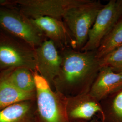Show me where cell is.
<instances>
[{
	"label": "cell",
	"mask_w": 122,
	"mask_h": 122,
	"mask_svg": "<svg viewBox=\"0 0 122 122\" xmlns=\"http://www.w3.org/2000/svg\"><path fill=\"white\" fill-rule=\"evenodd\" d=\"M59 51L62 61L53 82L55 91L67 97L89 93L101 68L96 50L80 51L67 48Z\"/></svg>",
	"instance_id": "cell-1"
},
{
	"label": "cell",
	"mask_w": 122,
	"mask_h": 122,
	"mask_svg": "<svg viewBox=\"0 0 122 122\" xmlns=\"http://www.w3.org/2000/svg\"><path fill=\"white\" fill-rule=\"evenodd\" d=\"M33 72L36 92L35 122H70L66 112L67 97L53 91L36 71Z\"/></svg>",
	"instance_id": "cell-2"
},
{
	"label": "cell",
	"mask_w": 122,
	"mask_h": 122,
	"mask_svg": "<svg viewBox=\"0 0 122 122\" xmlns=\"http://www.w3.org/2000/svg\"><path fill=\"white\" fill-rule=\"evenodd\" d=\"M35 48L0 29V72L18 67L36 71Z\"/></svg>",
	"instance_id": "cell-3"
},
{
	"label": "cell",
	"mask_w": 122,
	"mask_h": 122,
	"mask_svg": "<svg viewBox=\"0 0 122 122\" xmlns=\"http://www.w3.org/2000/svg\"><path fill=\"white\" fill-rule=\"evenodd\" d=\"M0 29L35 48L47 39L30 19L11 4V0L8 4L0 5Z\"/></svg>",
	"instance_id": "cell-4"
},
{
	"label": "cell",
	"mask_w": 122,
	"mask_h": 122,
	"mask_svg": "<svg viewBox=\"0 0 122 122\" xmlns=\"http://www.w3.org/2000/svg\"><path fill=\"white\" fill-rule=\"evenodd\" d=\"M103 5L100 0H87L66 13L62 21L75 41V50L81 51L86 45L89 32Z\"/></svg>",
	"instance_id": "cell-5"
},
{
	"label": "cell",
	"mask_w": 122,
	"mask_h": 122,
	"mask_svg": "<svg viewBox=\"0 0 122 122\" xmlns=\"http://www.w3.org/2000/svg\"><path fill=\"white\" fill-rule=\"evenodd\" d=\"M122 21V0H110L104 5L89 32L86 45L81 51L96 50L102 40Z\"/></svg>",
	"instance_id": "cell-6"
},
{
	"label": "cell",
	"mask_w": 122,
	"mask_h": 122,
	"mask_svg": "<svg viewBox=\"0 0 122 122\" xmlns=\"http://www.w3.org/2000/svg\"><path fill=\"white\" fill-rule=\"evenodd\" d=\"M87 0H11V4L29 19L47 16L62 20L69 9Z\"/></svg>",
	"instance_id": "cell-7"
},
{
	"label": "cell",
	"mask_w": 122,
	"mask_h": 122,
	"mask_svg": "<svg viewBox=\"0 0 122 122\" xmlns=\"http://www.w3.org/2000/svg\"><path fill=\"white\" fill-rule=\"evenodd\" d=\"M35 50L36 71L53 89L54 81L61 70V53L53 42L47 39Z\"/></svg>",
	"instance_id": "cell-8"
},
{
	"label": "cell",
	"mask_w": 122,
	"mask_h": 122,
	"mask_svg": "<svg viewBox=\"0 0 122 122\" xmlns=\"http://www.w3.org/2000/svg\"><path fill=\"white\" fill-rule=\"evenodd\" d=\"M30 19L47 39L53 42L59 51L67 48L75 49V41L62 20L47 16Z\"/></svg>",
	"instance_id": "cell-9"
},
{
	"label": "cell",
	"mask_w": 122,
	"mask_h": 122,
	"mask_svg": "<svg viewBox=\"0 0 122 122\" xmlns=\"http://www.w3.org/2000/svg\"><path fill=\"white\" fill-rule=\"evenodd\" d=\"M66 112L70 122H88L96 113L101 118L103 115L100 102L87 93L76 96L67 97Z\"/></svg>",
	"instance_id": "cell-10"
},
{
	"label": "cell",
	"mask_w": 122,
	"mask_h": 122,
	"mask_svg": "<svg viewBox=\"0 0 122 122\" xmlns=\"http://www.w3.org/2000/svg\"><path fill=\"white\" fill-rule=\"evenodd\" d=\"M122 89V73L113 71L110 68H100L89 93L100 102L108 96Z\"/></svg>",
	"instance_id": "cell-11"
},
{
	"label": "cell",
	"mask_w": 122,
	"mask_h": 122,
	"mask_svg": "<svg viewBox=\"0 0 122 122\" xmlns=\"http://www.w3.org/2000/svg\"><path fill=\"white\" fill-rule=\"evenodd\" d=\"M35 100L20 102L0 110V122H35Z\"/></svg>",
	"instance_id": "cell-12"
},
{
	"label": "cell",
	"mask_w": 122,
	"mask_h": 122,
	"mask_svg": "<svg viewBox=\"0 0 122 122\" xmlns=\"http://www.w3.org/2000/svg\"><path fill=\"white\" fill-rule=\"evenodd\" d=\"M8 70L0 72V110L20 102L35 100L36 94H29L19 90L8 78Z\"/></svg>",
	"instance_id": "cell-13"
},
{
	"label": "cell",
	"mask_w": 122,
	"mask_h": 122,
	"mask_svg": "<svg viewBox=\"0 0 122 122\" xmlns=\"http://www.w3.org/2000/svg\"><path fill=\"white\" fill-rule=\"evenodd\" d=\"M102 122H122V89L100 102Z\"/></svg>",
	"instance_id": "cell-14"
},
{
	"label": "cell",
	"mask_w": 122,
	"mask_h": 122,
	"mask_svg": "<svg viewBox=\"0 0 122 122\" xmlns=\"http://www.w3.org/2000/svg\"><path fill=\"white\" fill-rule=\"evenodd\" d=\"M33 71L25 67L8 70L10 82L21 92L36 94V86Z\"/></svg>",
	"instance_id": "cell-15"
},
{
	"label": "cell",
	"mask_w": 122,
	"mask_h": 122,
	"mask_svg": "<svg viewBox=\"0 0 122 122\" xmlns=\"http://www.w3.org/2000/svg\"><path fill=\"white\" fill-rule=\"evenodd\" d=\"M122 46V21L102 40L96 50V57L100 59Z\"/></svg>",
	"instance_id": "cell-16"
},
{
	"label": "cell",
	"mask_w": 122,
	"mask_h": 122,
	"mask_svg": "<svg viewBox=\"0 0 122 122\" xmlns=\"http://www.w3.org/2000/svg\"><path fill=\"white\" fill-rule=\"evenodd\" d=\"M100 67L107 66L114 71L122 73V46L99 59Z\"/></svg>",
	"instance_id": "cell-17"
},
{
	"label": "cell",
	"mask_w": 122,
	"mask_h": 122,
	"mask_svg": "<svg viewBox=\"0 0 122 122\" xmlns=\"http://www.w3.org/2000/svg\"><path fill=\"white\" fill-rule=\"evenodd\" d=\"M9 2V0H0V5H7Z\"/></svg>",
	"instance_id": "cell-18"
},
{
	"label": "cell",
	"mask_w": 122,
	"mask_h": 122,
	"mask_svg": "<svg viewBox=\"0 0 122 122\" xmlns=\"http://www.w3.org/2000/svg\"><path fill=\"white\" fill-rule=\"evenodd\" d=\"M88 122H102L101 121L99 120L97 118H93L91 121H89Z\"/></svg>",
	"instance_id": "cell-19"
},
{
	"label": "cell",
	"mask_w": 122,
	"mask_h": 122,
	"mask_svg": "<svg viewBox=\"0 0 122 122\" xmlns=\"http://www.w3.org/2000/svg\"><path fill=\"white\" fill-rule=\"evenodd\" d=\"M82 122V121H76V122Z\"/></svg>",
	"instance_id": "cell-20"
}]
</instances>
